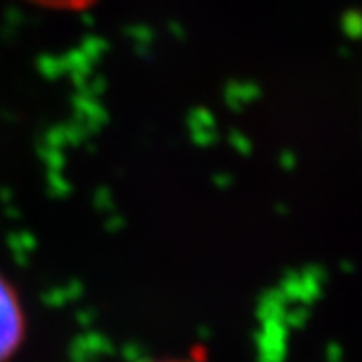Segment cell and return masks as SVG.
<instances>
[{
	"instance_id": "cell-1",
	"label": "cell",
	"mask_w": 362,
	"mask_h": 362,
	"mask_svg": "<svg viewBox=\"0 0 362 362\" xmlns=\"http://www.w3.org/2000/svg\"><path fill=\"white\" fill-rule=\"evenodd\" d=\"M25 320L13 286L0 276V362L8 361L23 342Z\"/></svg>"
},
{
	"instance_id": "cell-2",
	"label": "cell",
	"mask_w": 362,
	"mask_h": 362,
	"mask_svg": "<svg viewBox=\"0 0 362 362\" xmlns=\"http://www.w3.org/2000/svg\"><path fill=\"white\" fill-rule=\"evenodd\" d=\"M40 8H51V11H66V13H77L90 8L97 0H26Z\"/></svg>"
},
{
	"instance_id": "cell-3",
	"label": "cell",
	"mask_w": 362,
	"mask_h": 362,
	"mask_svg": "<svg viewBox=\"0 0 362 362\" xmlns=\"http://www.w3.org/2000/svg\"><path fill=\"white\" fill-rule=\"evenodd\" d=\"M161 362H194V361H161Z\"/></svg>"
}]
</instances>
